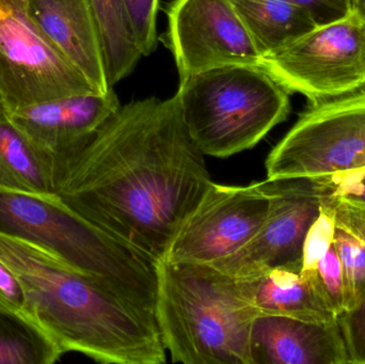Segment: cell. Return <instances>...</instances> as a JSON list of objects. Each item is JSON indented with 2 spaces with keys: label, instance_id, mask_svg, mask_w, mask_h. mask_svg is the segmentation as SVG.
Wrapping results in <instances>:
<instances>
[{
  "label": "cell",
  "instance_id": "f1b7e54d",
  "mask_svg": "<svg viewBox=\"0 0 365 364\" xmlns=\"http://www.w3.org/2000/svg\"><path fill=\"white\" fill-rule=\"evenodd\" d=\"M354 12L365 17V0H349Z\"/></svg>",
  "mask_w": 365,
  "mask_h": 364
},
{
  "label": "cell",
  "instance_id": "4fadbf2b",
  "mask_svg": "<svg viewBox=\"0 0 365 364\" xmlns=\"http://www.w3.org/2000/svg\"><path fill=\"white\" fill-rule=\"evenodd\" d=\"M252 364H349L338 320L327 324L259 316L251 325Z\"/></svg>",
  "mask_w": 365,
  "mask_h": 364
},
{
  "label": "cell",
  "instance_id": "7a4b0ae2",
  "mask_svg": "<svg viewBox=\"0 0 365 364\" xmlns=\"http://www.w3.org/2000/svg\"><path fill=\"white\" fill-rule=\"evenodd\" d=\"M0 260L25 288L41 329L63 354L104 364H164L155 318L115 296L46 250L0 233Z\"/></svg>",
  "mask_w": 365,
  "mask_h": 364
},
{
  "label": "cell",
  "instance_id": "9a60e30c",
  "mask_svg": "<svg viewBox=\"0 0 365 364\" xmlns=\"http://www.w3.org/2000/svg\"><path fill=\"white\" fill-rule=\"evenodd\" d=\"M302 266L298 261L235 280L257 316H287L317 324L336 322L314 284L302 275Z\"/></svg>",
  "mask_w": 365,
  "mask_h": 364
},
{
  "label": "cell",
  "instance_id": "3957f363",
  "mask_svg": "<svg viewBox=\"0 0 365 364\" xmlns=\"http://www.w3.org/2000/svg\"><path fill=\"white\" fill-rule=\"evenodd\" d=\"M0 233L46 250L154 316L158 262L75 213L59 197L0 187Z\"/></svg>",
  "mask_w": 365,
  "mask_h": 364
},
{
  "label": "cell",
  "instance_id": "d6986e66",
  "mask_svg": "<svg viewBox=\"0 0 365 364\" xmlns=\"http://www.w3.org/2000/svg\"><path fill=\"white\" fill-rule=\"evenodd\" d=\"M62 355L42 329L0 311V364H51Z\"/></svg>",
  "mask_w": 365,
  "mask_h": 364
},
{
  "label": "cell",
  "instance_id": "8992f818",
  "mask_svg": "<svg viewBox=\"0 0 365 364\" xmlns=\"http://www.w3.org/2000/svg\"><path fill=\"white\" fill-rule=\"evenodd\" d=\"M259 66L310 105L365 92V17L351 12L262 57Z\"/></svg>",
  "mask_w": 365,
  "mask_h": 364
},
{
  "label": "cell",
  "instance_id": "7c38bea8",
  "mask_svg": "<svg viewBox=\"0 0 365 364\" xmlns=\"http://www.w3.org/2000/svg\"><path fill=\"white\" fill-rule=\"evenodd\" d=\"M121 107L113 88L77 94L6 113L38 147L59 157L87 141Z\"/></svg>",
  "mask_w": 365,
  "mask_h": 364
},
{
  "label": "cell",
  "instance_id": "ba28073f",
  "mask_svg": "<svg viewBox=\"0 0 365 364\" xmlns=\"http://www.w3.org/2000/svg\"><path fill=\"white\" fill-rule=\"evenodd\" d=\"M87 93L98 92L32 21L24 0H0V95L4 110Z\"/></svg>",
  "mask_w": 365,
  "mask_h": 364
},
{
  "label": "cell",
  "instance_id": "ffe728a7",
  "mask_svg": "<svg viewBox=\"0 0 365 364\" xmlns=\"http://www.w3.org/2000/svg\"><path fill=\"white\" fill-rule=\"evenodd\" d=\"M334 245L342 265L344 307L345 311H349L356 307L365 295V244L336 224Z\"/></svg>",
  "mask_w": 365,
  "mask_h": 364
},
{
  "label": "cell",
  "instance_id": "277c9868",
  "mask_svg": "<svg viewBox=\"0 0 365 364\" xmlns=\"http://www.w3.org/2000/svg\"><path fill=\"white\" fill-rule=\"evenodd\" d=\"M257 316L237 281L212 265L158 261L154 318L173 363L252 364Z\"/></svg>",
  "mask_w": 365,
  "mask_h": 364
},
{
  "label": "cell",
  "instance_id": "603a6c76",
  "mask_svg": "<svg viewBox=\"0 0 365 364\" xmlns=\"http://www.w3.org/2000/svg\"><path fill=\"white\" fill-rule=\"evenodd\" d=\"M135 36L143 56L158 46V13L160 0H124Z\"/></svg>",
  "mask_w": 365,
  "mask_h": 364
},
{
  "label": "cell",
  "instance_id": "ac0fdd59",
  "mask_svg": "<svg viewBox=\"0 0 365 364\" xmlns=\"http://www.w3.org/2000/svg\"><path fill=\"white\" fill-rule=\"evenodd\" d=\"M109 87L130 74L143 57L124 0H89Z\"/></svg>",
  "mask_w": 365,
  "mask_h": 364
},
{
  "label": "cell",
  "instance_id": "f546056e",
  "mask_svg": "<svg viewBox=\"0 0 365 364\" xmlns=\"http://www.w3.org/2000/svg\"><path fill=\"white\" fill-rule=\"evenodd\" d=\"M4 108V105H2L1 95H0V109Z\"/></svg>",
  "mask_w": 365,
  "mask_h": 364
},
{
  "label": "cell",
  "instance_id": "cb8c5ba5",
  "mask_svg": "<svg viewBox=\"0 0 365 364\" xmlns=\"http://www.w3.org/2000/svg\"><path fill=\"white\" fill-rule=\"evenodd\" d=\"M313 181L326 198L365 207V167Z\"/></svg>",
  "mask_w": 365,
  "mask_h": 364
},
{
  "label": "cell",
  "instance_id": "30bf717a",
  "mask_svg": "<svg viewBox=\"0 0 365 364\" xmlns=\"http://www.w3.org/2000/svg\"><path fill=\"white\" fill-rule=\"evenodd\" d=\"M165 45L180 78L227 66H259L262 56L230 0H173Z\"/></svg>",
  "mask_w": 365,
  "mask_h": 364
},
{
  "label": "cell",
  "instance_id": "5bb4252c",
  "mask_svg": "<svg viewBox=\"0 0 365 364\" xmlns=\"http://www.w3.org/2000/svg\"><path fill=\"white\" fill-rule=\"evenodd\" d=\"M45 36L87 77L98 93L107 81L100 36L89 0H24Z\"/></svg>",
  "mask_w": 365,
  "mask_h": 364
},
{
  "label": "cell",
  "instance_id": "d4e9b609",
  "mask_svg": "<svg viewBox=\"0 0 365 364\" xmlns=\"http://www.w3.org/2000/svg\"><path fill=\"white\" fill-rule=\"evenodd\" d=\"M349 364H365V295L356 307L338 316Z\"/></svg>",
  "mask_w": 365,
  "mask_h": 364
},
{
  "label": "cell",
  "instance_id": "52a82bcc",
  "mask_svg": "<svg viewBox=\"0 0 365 364\" xmlns=\"http://www.w3.org/2000/svg\"><path fill=\"white\" fill-rule=\"evenodd\" d=\"M365 167V92L309 105L265 162L269 181L327 179Z\"/></svg>",
  "mask_w": 365,
  "mask_h": 364
},
{
  "label": "cell",
  "instance_id": "7402d4cb",
  "mask_svg": "<svg viewBox=\"0 0 365 364\" xmlns=\"http://www.w3.org/2000/svg\"><path fill=\"white\" fill-rule=\"evenodd\" d=\"M315 286L336 318L345 311L344 278L336 247L332 245L317 265Z\"/></svg>",
  "mask_w": 365,
  "mask_h": 364
},
{
  "label": "cell",
  "instance_id": "484cf974",
  "mask_svg": "<svg viewBox=\"0 0 365 364\" xmlns=\"http://www.w3.org/2000/svg\"><path fill=\"white\" fill-rule=\"evenodd\" d=\"M0 311L19 316L38 327L21 280L2 260H0Z\"/></svg>",
  "mask_w": 365,
  "mask_h": 364
},
{
  "label": "cell",
  "instance_id": "4316f807",
  "mask_svg": "<svg viewBox=\"0 0 365 364\" xmlns=\"http://www.w3.org/2000/svg\"><path fill=\"white\" fill-rule=\"evenodd\" d=\"M306 10L317 26L344 19L353 12L349 0H287Z\"/></svg>",
  "mask_w": 365,
  "mask_h": 364
},
{
  "label": "cell",
  "instance_id": "6da1fadb",
  "mask_svg": "<svg viewBox=\"0 0 365 364\" xmlns=\"http://www.w3.org/2000/svg\"><path fill=\"white\" fill-rule=\"evenodd\" d=\"M173 98L120 107L87 141L55 158V194L105 232L163 260L212 183Z\"/></svg>",
  "mask_w": 365,
  "mask_h": 364
},
{
  "label": "cell",
  "instance_id": "e0dca14e",
  "mask_svg": "<svg viewBox=\"0 0 365 364\" xmlns=\"http://www.w3.org/2000/svg\"><path fill=\"white\" fill-rule=\"evenodd\" d=\"M262 57L295 42L317 27L304 9L287 0H230Z\"/></svg>",
  "mask_w": 365,
  "mask_h": 364
},
{
  "label": "cell",
  "instance_id": "8fae6325",
  "mask_svg": "<svg viewBox=\"0 0 365 364\" xmlns=\"http://www.w3.org/2000/svg\"><path fill=\"white\" fill-rule=\"evenodd\" d=\"M265 181L269 209L261 228L244 247L212 264L234 279L302 261L304 239L319 215L323 194L313 180Z\"/></svg>",
  "mask_w": 365,
  "mask_h": 364
},
{
  "label": "cell",
  "instance_id": "5b68a950",
  "mask_svg": "<svg viewBox=\"0 0 365 364\" xmlns=\"http://www.w3.org/2000/svg\"><path fill=\"white\" fill-rule=\"evenodd\" d=\"M185 125L205 156L252 149L291 111L289 92L261 66H227L180 78Z\"/></svg>",
  "mask_w": 365,
  "mask_h": 364
},
{
  "label": "cell",
  "instance_id": "9c48e42d",
  "mask_svg": "<svg viewBox=\"0 0 365 364\" xmlns=\"http://www.w3.org/2000/svg\"><path fill=\"white\" fill-rule=\"evenodd\" d=\"M269 209L266 181L247 186L210 183L160 261L212 265L244 247Z\"/></svg>",
  "mask_w": 365,
  "mask_h": 364
},
{
  "label": "cell",
  "instance_id": "44dd1931",
  "mask_svg": "<svg viewBox=\"0 0 365 364\" xmlns=\"http://www.w3.org/2000/svg\"><path fill=\"white\" fill-rule=\"evenodd\" d=\"M336 228V211L323 198L319 215L309 229L302 248V275L315 286L317 265L334 245ZM317 288V286H315Z\"/></svg>",
  "mask_w": 365,
  "mask_h": 364
},
{
  "label": "cell",
  "instance_id": "2e32d148",
  "mask_svg": "<svg viewBox=\"0 0 365 364\" xmlns=\"http://www.w3.org/2000/svg\"><path fill=\"white\" fill-rule=\"evenodd\" d=\"M55 158L32 142L0 109V187L55 194Z\"/></svg>",
  "mask_w": 365,
  "mask_h": 364
},
{
  "label": "cell",
  "instance_id": "83f0119b",
  "mask_svg": "<svg viewBox=\"0 0 365 364\" xmlns=\"http://www.w3.org/2000/svg\"><path fill=\"white\" fill-rule=\"evenodd\" d=\"M336 211V224L353 233L365 244V207L323 196Z\"/></svg>",
  "mask_w": 365,
  "mask_h": 364
}]
</instances>
